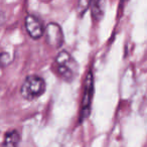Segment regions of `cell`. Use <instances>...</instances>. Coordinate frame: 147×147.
<instances>
[{
  "label": "cell",
  "mask_w": 147,
  "mask_h": 147,
  "mask_svg": "<svg viewBox=\"0 0 147 147\" xmlns=\"http://www.w3.org/2000/svg\"><path fill=\"white\" fill-rule=\"evenodd\" d=\"M55 73L67 82L74 81L79 69L77 61L71 57V53L65 51H61L57 53L55 59Z\"/></svg>",
  "instance_id": "obj_1"
},
{
  "label": "cell",
  "mask_w": 147,
  "mask_h": 147,
  "mask_svg": "<svg viewBox=\"0 0 147 147\" xmlns=\"http://www.w3.org/2000/svg\"><path fill=\"white\" fill-rule=\"evenodd\" d=\"M45 38L47 42L53 49H59L63 43V32L61 27L57 23L51 22L47 24L45 29Z\"/></svg>",
  "instance_id": "obj_4"
},
{
  "label": "cell",
  "mask_w": 147,
  "mask_h": 147,
  "mask_svg": "<svg viewBox=\"0 0 147 147\" xmlns=\"http://www.w3.org/2000/svg\"><path fill=\"white\" fill-rule=\"evenodd\" d=\"M20 134L17 130H10L5 134L1 147H18L20 143Z\"/></svg>",
  "instance_id": "obj_6"
},
{
  "label": "cell",
  "mask_w": 147,
  "mask_h": 147,
  "mask_svg": "<svg viewBox=\"0 0 147 147\" xmlns=\"http://www.w3.org/2000/svg\"><path fill=\"white\" fill-rule=\"evenodd\" d=\"M106 0H93L92 1V17L94 20L99 21L102 19L105 13Z\"/></svg>",
  "instance_id": "obj_7"
},
{
  "label": "cell",
  "mask_w": 147,
  "mask_h": 147,
  "mask_svg": "<svg viewBox=\"0 0 147 147\" xmlns=\"http://www.w3.org/2000/svg\"><path fill=\"white\" fill-rule=\"evenodd\" d=\"M11 61H12V57H11V55L8 53H0V65L1 67H6Z\"/></svg>",
  "instance_id": "obj_9"
},
{
  "label": "cell",
  "mask_w": 147,
  "mask_h": 147,
  "mask_svg": "<svg viewBox=\"0 0 147 147\" xmlns=\"http://www.w3.org/2000/svg\"><path fill=\"white\" fill-rule=\"evenodd\" d=\"M93 95H94V78H93V74L89 71L87 74L86 79H85L84 95H83L82 104H81L80 109V116H79V120H80L81 123L90 116Z\"/></svg>",
  "instance_id": "obj_3"
},
{
  "label": "cell",
  "mask_w": 147,
  "mask_h": 147,
  "mask_svg": "<svg viewBox=\"0 0 147 147\" xmlns=\"http://www.w3.org/2000/svg\"><path fill=\"white\" fill-rule=\"evenodd\" d=\"M93 0H79L78 1V12L80 15H83L88 8L90 7V4L92 3Z\"/></svg>",
  "instance_id": "obj_8"
},
{
  "label": "cell",
  "mask_w": 147,
  "mask_h": 147,
  "mask_svg": "<svg viewBox=\"0 0 147 147\" xmlns=\"http://www.w3.org/2000/svg\"><path fill=\"white\" fill-rule=\"evenodd\" d=\"M5 20H6V15L3 11L0 10V25H2L5 22Z\"/></svg>",
  "instance_id": "obj_10"
},
{
  "label": "cell",
  "mask_w": 147,
  "mask_h": 147,
  "mask_svg": "<svg viewBox=\"0 0 147 147\" xmlns=\"http://www.w3.org/2000/svg\"><path fill=\"white\" fill-rule=\"evenodd\" d=\"M24 22H25V28H26L27 33L33 39H38L43 35L45 29H43L42 23L34 15L28 14L25 17Z\"/></svg>",
  "instance_id": "obj_5"
},
{
  "label": "cell",
  "mask_w": 147,
  "mask_h": 147,
  "mask_svg": "<svg viewBox=\"0 0 147 147\" xmlns=\"http://www.w3.org/2000/svg\"><path fill=\"white\" fill-rule=\"evenodd\" d=\"M121 1H125V0H121Z\"/></svg>",
  "instance_id": "obj_11"
},
{
  "label": "cell",
  "mask_w": 147,
  "mask_h": 147,
  "mask_svg": "<svg viewBox=\"0 0 147 147\" xmlns=\"http://www.w3.org/2000/svg\"><path fill=\"white\" fill-rule=\"evenodd\" d=\"M45 82L36 75L28 76L21 86V95L26 100H33L40 97L45 92Z\"/></svg>",
  "instance_id": "obj_2"
}]
</instances>
